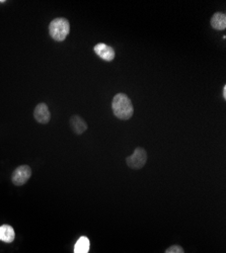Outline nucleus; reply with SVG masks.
<instances>
[{"label":"nucleus","instance_id":"423d86ee","mask_svg":"<svg viewBox=\"0 0 226 253\" xmlns=\"http://www.w3.org/2000/svg\"><path fill=\"white\" fill-rule=\"evenodd\" d=\"M93 50H94V53L98 57H100L102 60L108 61V62H111L116 57L115 50L112 47H110L104 43H99V44L95 45Z\"/></svg>","mask_w":226,"mask_h":253},{"label":"nucleus","instance_id":"1a4fd4ad","mask_svg":"<svg viewBox=\"0 0 226 253\" xmlns=\"http://www.w3.org/2000/svg\"><path fill=\"white\" fill-rule=\"evenodd\" d=\"M211 26L214 30L223 31L226 28V15L222 12H216L211 18Z\"/></svg>","mask_w":226,"mask_h":253},{"label":"nucleus","instance_id":"f03ea898","mask_svg":"<svg viewBox=\"0 0 226 253\" xmlns=\"http://www.w3.org/2000/svg\"><path fill=\"white\" fill-rule=\"evenodd\" d=\"M70 32V25L66 18L58 17L53 19L49 25V33L53 40L62 42L66 39Z\"/></svg>","mask_w":226,"mask_h":253},{"label":"nucleus","instance_id":"7ed1b4c3","mask_svg":"<svg viewBox=\"0 0 226 253\" xmlns=\"http://www.w3.org/2000/svg\"><path fill=\"white\" fill-rule=\"evenodd\" d=\"M147 162V153L146 151L141 148V147H138V148L135 149L134 153L127 157L126 163L128 167L132 168V169H141V168L144 166Z\"/></svg>","mask_w":226,"mask_h":253},{"label":"nucleus","instance_id":"9b49d317","mask_svg":"<svg viewBox=\"0 0 226 253\" xmlns=\"http://www.w3.org/2000/svg\"><path fill=\"white\" fill-rule=\"evenodd\" d=\"M164 253H184V251H183L181 246H180V245H173V246L169 247Z\"/></svg>","mask_w":226,"mask_h":253},{"label":"nucleus","instance_id":"9d476101","mask_svg":"<svg viewBox=\"0 0 226 253\" xmlns=\"http://www.w3.org/2000/svg\"><path fill=\"white\" fill-rule=\"evenodd\" d=\"M90 247V243L88 237L82 236L80 237L75 246H74V253H89Z\"/></svg>","mask_w":226,"mask_h":253},{"label":"nucleus","instance_id":"6e6552de","mask_svg":"<svg viewBox=\"0 0 226 253\" xmlns=\"http://www.w3.org/2000/svg\"><path fill=\"white\" fill-rule=\"evenodd\" d=\"M15 238L14 230L9 225H2L0 227V240L5 243H11Z\"/></svg>","mask_w":226,"mask_h":253},{"label":"nucleus","instance_id":"20e7f679","mask_svg":"<svg viewBox=\"0 0 226 253\" xmlns=\"http://www.w3.org/2000/svg\"><path fill=\"white\" fill-rule=\"evenodd\" d=\"M32 176V169L29 165H20L15 168L11 175L12 183L16 186L24 185Z\"/></svg>","mask_w":226,"mask_h":253},{"label":"nucleus","instance_id":"f257e3e1","mask_svg":"<svg viewBox=\"0 0 226 253\" xmlns=\"http://www.w3.org/2000/svg\"><path fill=\"white\" fill-rule=\"evenodd\" d=\"M112 109L115 117L120 120H129L134 114L131 99L125 93H118L113 98Z\"/></svg>","mask_w":226,"mask_h":253},{"label":"nucleus","instance_id":"0eeeda50","mask_svg":"<svg viewBox=\"0 0 226 253\" xmlns=\"http://www.w3.org/2000/svg\"><path fill=\"white\" fill-rule=\"evenodd\" d=\"M70 126H71L72 131L77 135H81L82 133H85L88 130L87 122L82 118H80L79 116H72L71 117Z\"/></svg>","mask_w":226,"mask_h":253},{"label":"nucleus","instance_id":"39448f33","mask_svg":"<svg viewBox=\"0 0 226 253\" xmlns=\"http://www.w3.org/2000/svg\"><path fill=\"white\" fill-rule=\"evenodd\" d=\"M34 117H35V120L40 124L42 125L48 124L51 120V113L49 111L48 105L43 102L39 103L34 111Z\"/></svg>","mask_w":226,"mask_h":253},{"label":"nucleus","instance_id":"f8f14e48","mask_svg":"<svg viewBox=\"0 0 226 253\" xmlns=\"http://www.w3.org/2000/svg\"><path fill=\"white\" fill-rule=\"evenodd\" d=\"M222 94H223V98H224V99H226V85H224V86H223Z\"/></svg>","mask_w":226,"mask_h":253}]
</instances>
